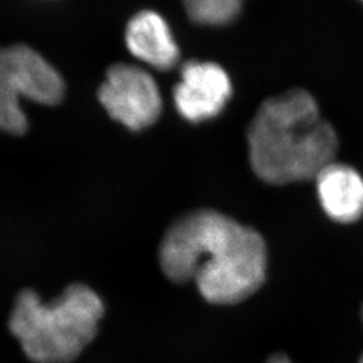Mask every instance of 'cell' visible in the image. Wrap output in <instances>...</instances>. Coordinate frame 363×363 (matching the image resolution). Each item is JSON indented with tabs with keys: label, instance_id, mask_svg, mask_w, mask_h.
I'll use <instances>...</instances> for the list:
<instances>
[{
	"label": "cell",
	"instance_id": "obj_1",
	"mask_svg": "<svg viewBox=\"0 0 363 363\" xmlns=\"http://www.w3.org/2000/svg\"><path fill=\"white\" fill-rule=\"evenodd\" d=\"M160 265L171 280H194L214 304H234L253 295L267 273V247L253 229L213 210L177 220L160 247Z\"/></svg>",
	"mask_w": 363,
	"mask_h": 363
},
{
	"label": "cell",
	"instance_id": "obj_2",
	"mask_svg": "<svg viewBox=\"0 0 363 363\" xmlns=\"http://www.w3.org/2000/svg\"><path fill=\"white\" fill-rule=\"evenodd\" d=\"M249 159L259 179L272 184L310 181L334 162L337 132L316 100L303 89L262 103L247 130Z\"/></svg>",
	"mask_w": 363,
	"mask_h": 363
},
{
	"label": "cell",
	"instance_id": "obj_3",
	"mask_svg": "<svg viewBox=\"0 0 363 363\" xmlns=\"http://www.w3.org/2000/svg\"><path fill=\"white\" fill-rule=\"evenodd\" d=\"M103 316L101 298L78 283L49 303L42 301L31 289L21 292L9 325L30 361L70 363L96 337Z\"/></svg>",
	"mask_w": 363,
	"mask_h": 363
},
{
	"label": "cell",
	"instance_id": "obj_4",
	"mask_svg": "<svg viewBox=\"0 0 363 363\" xmlns=\"http://www.w3.org/2000/svg\"><path fill=\"white\" fill-rule=\"evenodd\" d=\"M97 96L106 113L127 130H143L151 127L163 109V99L155 78L138 65L111 66Z\"/></svg>",
	"mask_w": 363,
	"mask_h": 363
},
{
	"label": "cell",
	"instance_id": "obj_5",
	"mask_svg": "<svg viewBox=\"0 0 363 363\" xmlns=\"http://www.w3.org/2000/svg\"><path fill=\"white\" fill-rule=\"evenodd\" d=\"M179 78L174 103L178 113L190 123L218 116L233 91L230 77L214 62L190 61L182 66Z\"/></svg>",
	"mask_w": 363,
	"mask_h": 363
},
{
	"label": "cell",
	"instance_id": "obj_6",
	"mask_svg": "<svg viewBox=\"0 0 363 363\" xmlns=\"http://www.w3.org/2000/svg\"><path fill=\"white\" fill-rule=\"evenodd\" d=\"M3 54L22 100L49 106L62 101L64 77L40 52L27 45H13L3 49Z\"/></svg>",
	"mask_w": 363,
	"mask_h": 363
},
{
	"label": "cell",
	"instance_id": "obj_7",
	"mask_svg": "<svg viewBox=\"0 0 363 363\" xmlns=\"http://www.w3.org/2000/svg\"><path fill=\"white\" fill-rule=\"evenodd\" d=\"M128 52L140 62L157 70L178 64L181 52L166 19L151 10L135 13L124 33Z\"/></svg>",
	"mask_w": 363,
	"mask_h": 363
},
{
	"label": "cell",
	"instance_id": "obj_8",
	"mask_svg": "<svg viewBox=\"0 0 363 363\" xmlns=\"http://www.w3.org/2000/svg\"><path fill=\"white\" fill-rule=\"evenodd\" d=\"M320 205L331 220L351 223L363 217V177L349 164L331 162L316 177Z\"/></svg>",
	"mask_w": 363,
	"mask_h": 363
},
{
	"label": "cell",
	"instance_id": "obj_9",
	"mask_svg": "<svg viewBox=\"0 0 363 363\" xmlns=\"http://www.w3.org/2000/svg\"><path fill=\"white\" fill-rule=\"evenodd\" d=\"M27 128L28 118L22 106V99L15 89L3 49H0V130L11 135H23Z\"/></svg>",
	"mask_w": 363,
	"mask_h": 363
},
{
	"label": "cell",
	"instance_id": "obj_10",
	"mask_svg": "<svg viewBox=\"0 0 363 363\" xmlns=\"http://www.w3.org/2000/svg\"><path fill=\"white\" fill-rule=\"evenodd\" d=\"M244 0H182L191 21L208 26L230 23L241 11Z\"/></svg>",
	"mask_w": 363,
	"mask_h": 363
},
{
	"label": "cell",
	"instance_id": "obj_11",
	"mask_svg": "<svg viewBox=\"0 0 363 363\" xmlns=\"http://www.w3.org/2000/svg\"><path fill=\"white\" fill-rule=\"evenodd\" d=\"M267 363H291V361L288 359V357L283 355V354H276V355L271 357Z\"/></svg>",
	"mask_w": 363,
	"mask_h": 363
},
{
	"label": "cell",
	"instance_id": "obj_12",
	"mask_svg": "<svg viewBox=\"0 0 363 363\" xmlns=\"http://www.w3.org/2000/svg\"><path fill=\"white\" fill-rule=\"evenodd\" d=\"M363 315V313H362ZM359 363H363V355L361 357V359H359Z\"/></svg>",
	"mask_w": 363,
	"mask_h": 363
},
{
	"label": "cell",
	"instance_id": "obj_13",
	"mask_svg": "<svg viewBox=\"0 0 363 363\" xmlns=\"http://www.w3.org/2000/svg\"><path fill=\"white\" fill-rule=\"evenodd\" d=\"M361 1H363V0H361Z\"/></svg>",
	"mask_w": 363,
	"mask_h": 363
}]
</instances>
